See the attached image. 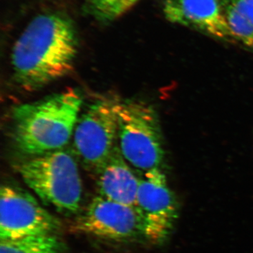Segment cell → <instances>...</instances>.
Here are the masks:
<instances>
[{"instance_id": "obj_9", "label": "cell", "mask_w": 253, "mask_h": 253, "mask_svg": "<svg viewBox=\"0 0 253 253\" xmlns=\"http://www.w3.org/2000/svg\"><path fill=\"white\" fill-rule=\"evenodd\" d=\"M163 12L169 22L218 39H233L221 0H166Z\"/></svg>"}, {"instance_id": "obj_2", "label": "cell", "mask_w": 253, "mask_h": 253, "mask_svg": "<svg viewBox=\"0 0 253 253\" xmlns=\"http://www.w3.org/2000/svg\"><path fill=\"white\" fill-rule=\"evenodd\" d=\"M83 101L79 91L68 89L16 106L11 129L15 149L26 158L63 149L74 132Z\"/></svg>"}, {"instance_id": "obj_11", "label": "cell", "mask_w": 253, "mask_h": 253, "mask_svg": "<svg viewBox=\"0 0 253 253\" xmlns=\"http://www.w3.org/2000/svg\"><path fill=\"white\" fill-rule=\"evenodd\" d=\"M0 253H66V247L56 234H48L0 240Z\"/></svg>"}, {"instance_id": "obj_4", "label": "cell", "mask_w": 253, "mask_h": 253, "mask_svg": "<svg viewBox=\"0 0 253 253\" xmlns=\"http://www.w3.org/2000/svg\"><path fill=\"white\" fill-rule=\"evenodd\" d=\"M118 144L126 162L136 169L160 168L164 155L162 133L152 106L140 100L121 101Z\"/></svg>"}, {"instance_id": "obj_8", "label": "cell", "mask_w": 253, "mask_h": 253, "mask_svg": "<svg viewBox=\"0 0 253 253\" xmlns=\"http://www.w3.org/2000/svg\"><path fill=\"white\" fill-rule=\"evenodd\" d=\"M73 230L100 239L126 241L142 236L134 206L97 196L78 218Z\"/></svg>"}, {"instance_id": "obj_12", "label": "cell", "mask_w": 253, "mask_h": 253, "mask_svg": "<svg viewBox=\"0 0 253 253\" xmlns=\"http://www.w3.org/2000/svg\"><path fill=\"white\" fill-rule=\"evenodd\" d=\"M118 0H89L91 11L98 17L106 19L110 11Z\"/></svg>"}, {"instance_id": "obj_10", "label": "cell", "mask_w": 253, "mask_h": 253, "mask_svg": "<svg viewBox=\"0 0 253 253\" xmlns=\"http://www.w3.org/2000/svg\"><path fill=\"white\" fill-rule=\"evenodd\" d=\"M95 176L99 196L134 206L139 179L128 166L118 144Z\"/></svg>"}, {"instance_id": "obj_5", "label": "cell", "mask_w": 253, "mask_h": 253, "mask_svg": "<svg viewBox=\"0 0 253 253\" xmlns=\"http://www.w3.org/2000/svg\"><path fill=\"white\" fill-rule=\"evenodd\" d=\"M121 100L111 96L96 100L78 118L73 132L76 154L88 171L96 174L118 144Z\"/></svg>"}, {"instance_id": "obj_7", "label": "cell", "mask_w": 253, "mask_h": 253, "mask_svg": "<svg viewBox=\"0 0 253 253\" xmlns=\"http://www.w3.org/2000/svg\"><path fill=\"white\" fill-rule=\"evenodd\" d=\"M61 222L26 190L14 184L0 189V240L56 234Z\"/></svg>"}, {"instance_id": "obj_13", "label": "cell", "mask_w": 253, "mask_h": 253, "mask_svg": "<svg viewBox=\"0 0 253 253\" xmlns=\"http://www.w3.org/2000/svg\"><path fill=\"white\" fill-rule=\"evenodd\" d=\"M139 0H118L117 2L110 11L106 19H113L121 16L127 10L130 9L131 6L135 4Z\"/></svg>"}, {"instance_id": "obj_6", "label": "cell", "mask_w": 253, "mask_h": 253, "mask_svg": "<svg viewBox=\"0 0 253 253\" xmlns=\"http://www.w3.org/2000/svg\"><path fill=\"white\" fill-rule=\"evenodd\" d=\"M134 207L142 236L154 244L165 242L172 233L179 207L160 168L146 171L139 179Z\"/></svg>"}, {"instance_id": "obj_1", "label": "cell", "mask_w": 253, "mask_h": 253, "mask_svg": "<svg viewBox=\"0 0 253 253\" xmlns=\"http://www.w3.org/2000/svg\"><path fill=\"white\" fill-rule=\"evenodd\" d=\"M78 53L72 22L57 14L33 18L15 42L11 55L15 81L34 91L68 76Z\"/></svg>"}, {"instance_id": "obj_3", "label": "cell", "mask_w": 253, "mask_h": 253, "mask_svg": "<svg viewBox=\"0 0 253 253\" xmlns=\"http://www.w3.org/2000/svg\"><path fill=\"white\" fill-rule=\"evenodd\" d=\"M16 169L46 206L66 216L78 212L82 181L76 158L69 150L61 149L26 158L18 163Z\"/></svg>"}]
</instances>
